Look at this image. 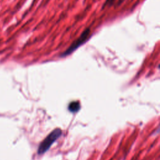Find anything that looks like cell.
<instances>
[{
    "instance_id": "3",
    "label": "cell",
    "mask_w": 160,
    "mask_h": 160,
    "mask_svg": "<svg viewBox=\"0 0 160 160\" xmlns=\"http://www.w3.org/2000/svg\"><path fill=\"white\" fill-rule=\"evenodd\" d=\"M80 109V104L78 101H73L69 103L68 106V109L71 112H76Z\"/></svg>"
},
{
    "instance_id": "1",
    "label": "cell",
    "mask_w": 160,
    "mask_h": 160,
    "mask_svg": "<svg viewBox=\"0 0 160 160\" xmlns=\"http://www.w3.org/2000/svg\"><path fill=\"white\" fill-rule=\"evenodd\" d=\"M91 31L90 28H86L81 34V35L75 39L71 44L64 51L60 54V57L64 58L66 57L71 54H72L74 51H76L78 48H79L81 46L84 44L85 42H86L91 37Z\"/></svg>"
},
{
    "instance_id": "2",
    "label": "cell",
    "mask_w": 160,
    "mask_h": 160,
    "mask_svg": "<svg viewBox=\"0 0 160 160\" xmlns=\"http://www.w3.org/2000/svg\"><path fill=\"white\" fill-rule=\"evenodd\" d=\"M61 134L62 130L59 128H56L52 131L39 144L38 149V154H42L48 151L52 144L61 136Z\"/></svg>"
},
{
    "instance_id": "4",
    "label": "cell",
    "mask_w": 160,
    "mask_h": 160,
    "mask_svg": "<svg viewBox=\"0 0 160 160\" xmlns=\"http://www.w3.org/2000/svg\"><path fill=\"white\" fill-rule=\"evenodd\" d=\"M114 1H115V0H106V2L104 3V4H103V6H102V8H104V7L112 6V5L114 4Z\"/></svg>"
},
{
    "instance_id": "5",
    "label": "cell",
    "mask_w": 160,
    "mask_h": 160,
    "mask_svg": "<svg viewBox=\"0 0 160 160\" xmlns=\"http://www.w3.org/2000/svg\"><path fill=\"white\" fill-rule=\"evenodd\" d=\"M124 0H119L118 1V6H119L120 4H121L123 2H124Z\"/></svg>"
}]
</instances>
